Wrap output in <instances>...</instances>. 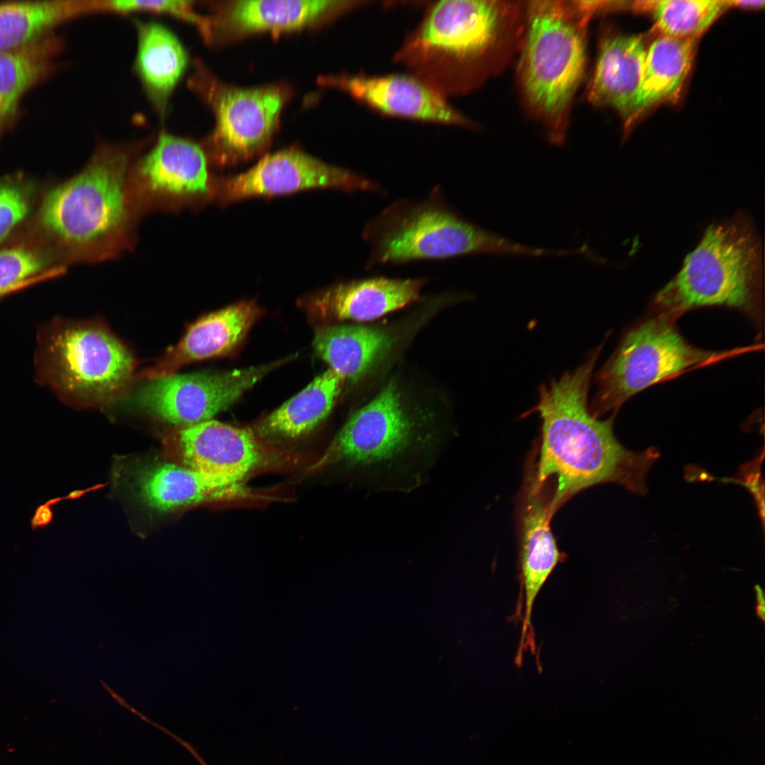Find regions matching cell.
Wrapping results in <instances>:
<instances>
[{
	"mask_svg": "<svg viewBox=\"0 0 765 765\" xmlns=\"http://www.w3.org/2000/svg\"><path fill=\"white\" fill-rule=\"evenodd\" d=\"M602 345L584 362L540 387L531 412L542 420L536 480L551 486L552 514L575 494L598 484L616 482L638 494L647 491L646 476L659 457L655 448L636 453L625 448L613 430L614 416L601 420L588 405L595 365Z\"/></svg>",
	"mask_w": 765,
	"mask_h": 765,
	"instance_id": "obj_1",
	"label": "cell"
},
{
	"mask_svg": "<svg viewBox=\"0 0 765 765\" xmlns=\"http://www.w3.org/2000/svg\"><path fill=\"white\" fill-rule=\"evenodd\" d=\"M525 1L429 2L393 61L449 98L471 93L518 55Z\"/></svg>",
	"mask_w": 765,
	"mask_h": 765,
	"instance_id": "obj_2",
	"label": "cell"
},
{
	"mask_svg": "<svg viewBox=\"0 0 765 765\" xmlns=\"http://www.w3.org/2000/svg\"><path fill=\"white\" fill-rule=\"evenodd\" d=\"M143 147L101 143L77 174L46 194L37 227L60 266L108 261L133 249L144 215L130 171Z\"/></svg>",
	"mask_w": 765,
	"mask_h": 765,
	"instance_id": "obj_3",
	"label": "cell"
},
{
	"mask_svg": "<svg viewBox=\"0 0 765 765\" xmlns=\"http://www.w3.org/2000/svg\"><path fill=\"white\" fill-rule=\"evenodd\" d=\"M448 441L432 415L408 409L390 382L348 419L319 466L341 468L364 489L409 493L426 481Z\"/></svg>",
	"mask_w": 765,
	"mask_h": 765,
	"instance_id": "obj_4",
	"label": "cell"
},
{
	"mask_svg": "<svg viewBox=\"0 0 765 765\" xmlns=\"http://www.w3.org/2000/svg\"><path fill=\"white\" fill-rule=\"evenodd\" d=\"M591 18L582 1H525L516 84L526 112L553 145L567 140L573 101L586 74Z\"/></svg>",
	"mask_w": 765,
	"mask_h": 765,
	"instance_id": "obj_5",
	"label": "cell"
},
{
	"mask_svg": "<svg viewBox=\"0 0 765 765\" xmlns=\"http://www.w3.org/2000/svg\"><path fill=\"white\" fill-rule=\"evenodd\" d=\"M764 266L762 240L752 218L740 210L708 226L679 272L654 295L652 305L674 319L697 307H727L759 324Z\"/></svg>",
	"mask_w": 765,
	"mask_h": 765,
	"instance_id": "obj_6",
	"label": "cell"
},
{
	"mask_svg": "<svg viewBox=\"0 0 765 765\" xmlns=\"http://www.w3.org/2000/svg\"><path fill=\"white\" fill-rule=\"evenodd\" d=\"M362 238L369 249L368 269L475 254L555 255L553 249L514 242L466 220L447 203L439 186L420 201H393L367 222Z\"/></svg>",
	"mask_w": 765,
	"mask_h": 765,
	"instance_id": "obj_7",
	"label": "cell"
},
{
	"mask_svg": "<svg viewBox=\"0 0 765 765\" xmlns=\"http://www.w3.org/2000/svg\"><path fill=\"white\" fill-rule=\"evenodd\" d=\"M34 368L35 380L62 402L96 407L125 395L135 362L102 323L55 317L37 329Z\"/></svg>",
	"mask_w": 765,
	"mask_h": 765,
	"instance_id": "obj_8",
	"label": "cell"
},
{
	"mask_svg": "<svg viewBox=\"0 0 765 765\" xmlns=\"http://www.w3.org/2000/svg\"><path fill=\"white\" fill-rule=\"evenodd\" d=\"M674 319L662 314L625 334L617 349L596 375V393L589 406L597 418L613 411L645 388L688 368L713 362L727 352L690 344Z\"/></svg>",
	"mask_w": 765,
	"mask_h": 765,
	"instance_id": "obj_9",
	"label": "cell"
},
{
	"mask_svg": "<svg viewBox=\"0 0 765 765\" xmlns=\"http://www.w3.org/2000/svg\"><path fill=\"white\" fill-rule=\"evenodd\" d=\"M198 68L191 85L215 115V128L207 142L212 161L222 166L250 158L272 135L283 103V92L274 87L226 86Z\"/></svg>",
	"mask_w": 765,
	"mask_h": 765,
	"instance_id": "obj_10",
	"label": "cell"
},
{
	"mask_svg": "<svg viewBox=\"0 0 765 765\" xmlns=\"http://www.w3.org/2000/svg\"><path fill=\"white\" fill-rule=\"evenodd\" d=\"M214 177L198 144L162 132L153 147L134 162L130 184L145 215L195 209L212 201Z\"/></svg>",
	"mask_w": 765,
	"mask_h": 765,
	"instance_id": "obj_11",
	"label": "cell"
},
{
	"mask_svg": "<svg viewBox=\"0 0 765 765\" xmlns=\"http://www.w3.org/2000/svg\"><path fill=\"white\" fill-rule=\"evenodd\" d=\"M290 358L223 373L175 374L149 380L132 395V402L160 420L188 427L211 420Z\"/></svg>",
	"mask_w": 765,
	"mask_h": 765,
	"instance_id": "obj_12",
	"label": "cell"
},
{
	"mask_svg": "<svg viewBox=\"0 0 765 765\" xmlns=\"http://www.w3.org/2000/svg\"><path fill=\"white\" fill-rule=\"evenodd\" d=\"M312 188H331L351 193H385L379 183L366 176L326 164L300 150L288 149L265 156L252 168L237 176L215 177L212 200L227 203Z\"/></svg>",
	"mask_w": 765,
	"mask_h": 765,
	"instance_id": "obj_13",
	"label": "cell"
},
{
	"mask_svg": "<svg viewBox=\"0 0 765 765\" xmlns=\"http://www.w3.org/2000/svg\"><path fill=\"white\" fill-rule=\"evenodd\" d=\"M325 81L380 115L467 129L477 128L448 98L408 72L341 74Z\"/></svg>",
	"mask_w": 765,
	"mask_h": 765,
	"instance_id": "obj_14",
	"label": "cell"
},
{
	"mask_svg": "<svg viewBox=\"0 0 765 765\" xmlns=\"http://www.w3.org/2000/svg\"><path fill=\"white\" fill-rule=\"evenodd\" d=\"M520 511L519 569L521 634L518 648L536 647L532 613L536 597L555 567L563 558L550 527L554 515L550 494L536 478L528 475Z\"/></svg>",
	"mask_w": 765,
	"mask_h": 765,
	"instance_id": "obj_15",
	"label": "cell"
},
{
	"mask_svg": "<svg viewBox=\"0 0 765 765\" xmlns=\"http://www.w3.org/2000/svg\"><path fill=\"white\" fill-rule=\"evenodd\" d=\"M370 1L242 0L230 2L210 21L205 35L238 36L254 32L303 28L367 6Z\"/></svg>",
	"mask_w": 765,
	"mask_h": 765,
	"instance_id": "obj_16",
	"label": "cell"
},
{
	"mask_svg": "<svg viewBox=\"0 0 765 765\" xmlns=\"http://www.w3.org/2000/svg\"><path fill=\"white\" fill-rule=\"evenodd\" d=\"M177 442L185 466L236 482L264 463L255 434L215 420L184 427Z\"/></svg>",
	"mask_w": 765,
	"mask_h": 765,
	"instance_id": "obj_17",
	"label": "cell"
},
{
	"mask_svg": "<svg viewBox=\"0 0 765 765\" xmlns=\"http://www.w3.org/2000/svg\"><path fill=\"white\" fill-rule=\"evenodd\" d=\"M253 301H244L202 317L151 368L139 374L148 380L170 376L185 365L232 351L260 316Z\"/></svg>",
	"mask_w": 765,
	"mask_h": 765,
	"instance_id": "obj_18",
	"label": "cell"
},
{
	"mask_svg": "<svg viewBox=\"0 0 765 765\" xmlns=\"http://www.w3.org/2000/svg\"><path fill=\"white\" fill-rule=\"evenodd\" d=\"M426 279L373 276L334 284L313 295L308 303L322 319L366 322L418 300Z\"/></svg>",
	"mask_w": 765,
	"mask_h": 765,
	"instance_id": "obj_19",
	"label": "cell"
},
{
	"mask_svg": "<svg viewBox=\"0 0 765 765\" xmlns=\"http://www.w3.org/2000/svg\"><path fill=\"white\" fill-rule=\"evenodd\" d=\"M647 50L640 37L606 34L600 39L584 97L595 106L616 110L630 122L637 115Z\"/></svg>",
	"mask_w": 765,
	"mask_h": 765,
	"instance_id": "obj_20",
	"label": "cell"
},
{
	"mask_svg": "<svg viewBox=\"0 0 765 765\" xmlns=\"http://www.w3.org/2000/svg\"><path fill=\"white\" fill-rule=\"evenodd\" d=\"M64 40L56 32L20 48L0 52V144L16 129L27 94L58 69Z\"/></svg>",
	"mask_w": 765,
	"mask_h": 765,
	"instance_id": "obj_21",
	"label": "cell"
},
{
	"mask_svg": "<svg viewBox=\"0 0 765 765\" xmlns=\"http://www.w3.org/2000/svg\"><path fill=\"white\" fill-rule=\"evenodd\" d=\"M137 48L134 69L154 109L165 116L170 97L188 65V55L178 37L164 24L137 21Z\"/></svg>",
	"mask_w": 765,
	"mask_h": 765,
	"instance_id": "obj_22",
	"label": "cell"
},
{
	"mask_svg": "<svg viewBox=\"0 0 765 765\" xmlns=\"http://www.w3.org/2000/svg\"><path fill=\"white\" fill-rule=\"evenodd\" d=\"M140 493L159 511L203 502L251 496L242 482H236L171 463L158 464L141 475Z\"/></svg>",
	"mask_w": 765,
	"mask_h": 765,
	"instance_id": "obj_23",
	"label": "cell"
},
{
	"mask_svg": "<svg viewBox=\"0 0 765 765\" xmlns=\"http://www.w3.org/2000/svg\"><path fill=\"white\" fill-rule=\"evenodd\" d=\"M392 336L381 328L327 325L316 329L312 346L317 356L344 380L356 381L390 351Z\"/></svg>",
	"mask_w": 765,
	"mask_h": 765,
	"instance_id": "obj_24",
	"label": "cell"
},
{
	"mask_svg": "<svg viewBox=\"0 0 765 765\" xmlns=\"http://www.w3.org/2000/svg\"><path fill=\"white\" fill-rule=\"evenodd\" d=\"M344 379L329 368L255 426L256 434L295 439L317 427L331 412Z\"/></svg>",
	"mask_w": 765,
	"mask_h": 765,
	"instance_id": "obj_25",
	"label": "cell"
},
{
	"mask_svg": "<svg viewBox=\"0 0 765 765\" xmlns=\"http://www.w3.org/2000/svg\"><path fill=\"white\" fill-rule=\"evenodd\" d=\"M88 2L70 0L0 1V52L20 48L88 12Z\"/></svg>",
	"mask_w": 765,
	"mask_h": 765,
	"instance_id": "obj_26",
	"label": "cell"
},
{
	"mask_svg": "<svg viewBox=\"0 0 765 765\" xmlns=\"http://www.w3.org/2000/svg\"><path fill=\"white\" fill-rule=\"evenodd\" d=\"M693 40L661 35L647 50L637 115L679 96L691 67Z\"/></svg>",
	"mask_w": 765,
	"mask_h": 765,
	"instance_id": "obj_27",
	"label": "cell"
},
{
	"mask_svg": "<svg viewBox=\"0 0 765 765\" xmlns=\"http://www.w3.org/2000/svg\"><path fill=\"white\" fill-rule=\"evenodd\" d=\"M663 35L694 40L730 7L729 1L667 0L650 2Z\"/></svg>",
	"mask_w": 765,
	"mask_h": 765,
	"instance_id": "obj_28",
	"label": "cell"
},
{
	"mask_svg": "<svg viewBox=\"0 0 765 765\" xmlns=\"http://www.w3.org/2000/svg\"><path fill=\"white\" fill-rule=\"evenodd\" d=\"M51 253L34 244H16L0 250V298L41 279L62 274Z\"/></svg>",
	"mask_w": 765,
	"mask_h": 765,
	"instance_id": "obj_29",
	"label": "cell"
},
{
	"mask_svg": "<svg viewBox=\"0 0 765 765\" xmlns=\"http://www.w3.org/2000/svg\"><path fill=\"white\" fill-rule=\"evenodd\" d=\"M35 187L23 177L0 180V242L30 210Z\"/></svg>",
	"mask_w": 765,
	"mask_h": 765,
	"instance_id": "obj_30",
	"label": "cell"
},
{
	"mask_svg": "<svg viewBox=\"0 0 765 765\" xmlns=\"http://www.w3.org/2000/svg\"><path fill=\"white\" fill-rule=\"evenodd\" d=\"M190 1H136L117 0L96 2V10H110L118 12L152 11L169 14L181 19L201 26L203 19L193 10Z\"/></svg>",
	"mask_w": 765,
	"mask_h": 765,
	"instance_id": "obj_31",
	"label": "cell"
},
{
	"mask_svg": "<svg viewBox=\"0 0 765 765\" xmlns=\"http://www.w3.org/2000/svg\"><path fill=\"white\" fill-rule=\"evenodd\" d=\"M53 504L45 501L38 504L34 509L30 518V527L33 531L45 528L53 521L55 514Z\"/></svg>",
	"mask_w": 765,
	"mask_h": 765,
	"instance_id": "obj_32",
	"label": "cell"
},
{
	"mask_svg": "<svg viewBox=\"0 0 765 765\" xmlns=\"http://www.w3.org/2000/svg\"><path fill=\"white\" fill-rule=\"evenodd\" d=\"M730 6L745 8H760L764 6V1H729Z\"/></svg>",
	"mask_w": 765,
	"mask_h": 765,
	"instance_id": "obj_33",
	"label": "cell"
},
{
	"mask_svg": "<svg viewBox=\"0 0 765 765\" xmlns=\"http://www.w3.org/2000/svg\"><path fill=\"white\" fill-rule=\"evenodd\" d=\"M756 591H757V597H758V603H759L758 611H759V613H760V616L763 618V617H764V603L763 594H762V591H761L760 588L757 589Z\"/></svg>",
	"mask_w": 765,
	"mask_h": 765,
	"instance_id": "obj_34",
	"label": "cell"
},
{
	"mask_svg": "<svg viewBox=\"0 0 765 765\" xmlns=\"http://www.w3.org/2000/svg\"><path fill=\"white\" fill-rule=\"evenodd\" d=\"M202 764H203V765H207V764H205V763H204L203 761L202 762Z\"/></svg>",
	"mask_w": 765,
	"mask_h": 765,
	"instance_id": "obj_35",
	"label": "cell"
}]
</instances>
